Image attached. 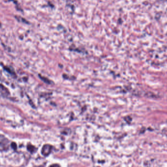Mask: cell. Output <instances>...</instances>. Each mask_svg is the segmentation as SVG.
Listing matches in <instances>:
<instances>
[{
    "instance_id": "4",
    "label": "cell",
    "mask_w": 167,
    "mask_h": 167,
    "mask_svg": "<svg viewBox=\"0 0 167 167\" xmlns=\"http://www.w3.org/2000/svg\"><path fill=\"white\" fill-rule=\"evenodd\" d=\"M49 167H61V166H60V165L58 164L55 163L51 165Z\"/></svg>"
},
{
    "instance_id": "2",
    "label": "cell",
    "mask_w": 167,
    "mask_h": 167,
    "mask_svg": "<svg viewBox=\"0 0 167 167\" xmlns=\"http://www.w3.org/2000/svg\"><path fill=\"white\" fill-rule=\"evenodd\" d=\"M8 90H7L5 87H4L3 85H0V93L3 95H7L8 94Z\"/></svg>"
},
{
    "instance_id": "3",
    "label": "cell",
    "mask_w": 167,
    "mask_h": 167,
    "mask_svg": "<svg viewBox=\"0 0 167 167\" xmlns=\"http://www.w3.org/2000/svg\"><path fill=\"white\" fill-rule=\"evenodd\" d=\"M27 149H28V150H29V151H30V152L32 153V152H35V150L36 149H35V147L33 146L28 145V147H27Z\"/></svg>"
},
{
    "instance_id": "5",
    "label": "cell",
    "mask_w": 167,
    "mask_h": 167,
    "mask_svg": "<svg viewBox=\"0 0 167 167\" xmlns=\"http://www.w3.org/2000/svg\"><path fill=\"white\" fill-rule=\"evenodd\" d=\"M12 148H13V149H16V144L14 143H12Z\"/></svg>"
},
{
    "instance_id": "1",
    "label": "cell",
    "mask_w": 167,
    "mask_h": 167,
    "mask_svg": "<svg viewBox=\"0 0 167 167\" xmlns=\"http://www.w3.org/2000/svg\"><path fill=\"white\" fill-rule=\"evenodd\" d=\"M52 146L46 144L43 147L42 149L41 153L44 156H48L52 153Z\"/></svg>"
}]
</instances>
